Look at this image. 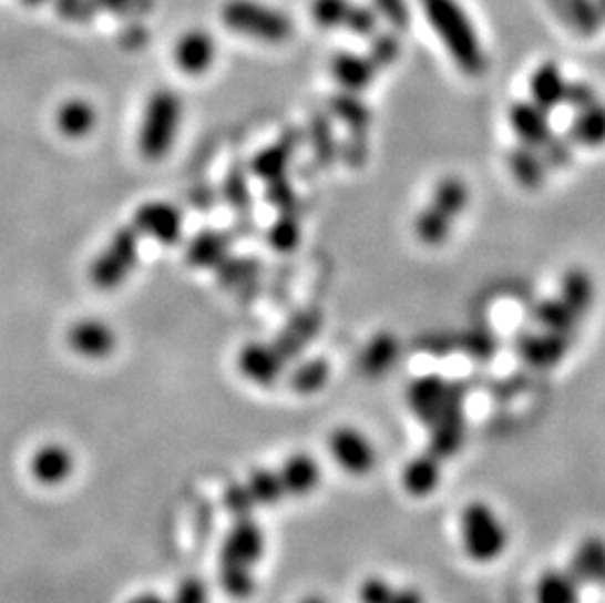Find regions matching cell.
Listing matches in <instances>:
<instances>
[{
	"label": "cell",
	"instance_id": "1",
	"mask_svg": "<svg viewBox=\"0 0 605 603\" xmlns=\"http://www.w3.org/2000/svg\"><path fill=\"white\" fill-rule=\"evenodd\" d=\"M420 4L431 30L459 71L466 76L484 75L488 69L486 51L463 4L459 0H420Z\"/></svg>",
	"mask_w": 605,
	"mask_h": 603
},
{
	"label": "cell",
	"instance_id": "2",
	"mask_svg": "<svg viewBox=\"0 0 605 603\" xmlns=\"http://www.w3.org/2000/svg\"><path fill=\"white\" fill-rule=\"evenodd\" d=\"M183 122V99L177 91L155 89L143 106L137 150L145 161H161L175 147Z\"/></svg>",
	"mask_w": 605,
	"mask_h": 603
},
{
	"label": "cell",
	"instance_id": "3",
	"mask_svg": "<svg viewBox=\"0 0 605 603\" xmlns=\"http://www.w3.org/2000/svg\"><path fill=\"white\" fill-rule=\"evenodd\" d=\"M219 17L229 32L255 42L278 45L295 35V22L285 10L262 0H226Z\"/></svg>",
	"mask_w": 605,
	"mask_h": 603
},
{
	"label": "cell",
	"instance_id": "4",
	"mask_svg": "<svg viewBox=\"0 0 605 603\" xmlns=\"http://www.w3.org/2000/svg\"><path fill=\"white\" fill-rule=\"evenodd\" d=\"M459 529L464 553L482 564L498 561L510 543L504 521L486 502L466 503L459 518Z\"/></svg>",
	"mask_w": 605,
	"mask_h": 603
},
{
	"label": "cell",
	"instance_id": "5",
	"mask_svg": "<svg viewBox=\"0 0 605 603\" xmlns=\"http://www.w3.org/2000/svg\"><path fill=\"white\" fill-rule=\"evenodd\" d=\"M140 239L142 235L134 226L120 227L112 234L109 244L102 247L89 267V278L94 288L110 293L126 283L140 259Z\"/></svg>",
	"mask_w": 605,
	"mask_h": 603
},
{
	"label": "cell",
	"instance_id": "6",
	"mask_svg": "<svg viewBox=\"0 0 605 603\" xmlns=\"http://www.w3.org/2000/svg\"><path fill=\"white\" fill-rule=\"evenodd\" d=\"M464 400H466L464 386L461 382H451L443 408L435 421L429 426V451L441 461L453 457L463 447L466 433Z\"/></svg>",
	"mask_w": 605,
	"mask_h": 603
},
{
	"label": "cell",
	"instance_id": "7",
	"mask_svg": "<svg viewBox=\"0 0 605 603\" xmlns=\"http://www.w3.org/2000/svg\"><path fill=\"white\" fill-rule=\"evenodd\" d=\"M267 549V536L262 525L253 518H239L227 531L219 551V566L249 569L263 561Z\"/></svg>",
	"mask_w": 605,
	"mask_h": 603
},
{
	"label": "cell",
	"instance_id": "8",
	"mask_svg": "<svg viewBox=\"0 0 605 603\" xmlns=\"http://www.w3.org/2000/svg\"><path fill=\"white\" fill-rule=\"evenodd\" d=\"M334 461L351 477H367L377 464V451L369 437L355 428H337L329 436Z\"/></svg>",
	"mask_w": 605,
	"mask_h": 603
},
{
	"label": "cell",
	"instance_id": "9",
	"mask_svg": "<svg viewBox=\"0 0 605 603\" xmlns=\"http://www.w3.org/2000/svg\"><path fill=\"white\" fill-rule=\"evenodd\" d=\"M132 226L137 234L155 239L161 245H177L183 237V216L168 202H145L135 209Z\"/></svg>",
	"mask_w": 605,
	"mask_h": 603
},
{
	"label": "cell",
	"instance_id": "10",
	"mask_svg": "<svg viewBox=\"0 0 605 603\" xmlns=\"http://www.w3.org/2000/svg\"><path fill=\"white\" fill-rule=\"evenodd\" d=\"M218 58V42L204 28H191L178 35L173 59L181 73L188 76L206 75Z\"/></svg>",
	"mask_w": 605,
	"mask_h": 603
},
{
	"label": "cell",
	"instance_id": "11",
	"mask_svg": "<svg viewBox=\"0 0 605 603\" xmlns=\"http://www.w3.org/2000/svg\"><path fill=\"white\" fill-rule=\"evenodd\" d=\"M69 349L83 359H106L116 351L119 337L110 324L99 318L76 319L65 336Z\"/></svg>",
	"mask_w": 605,
	"mask_h": 603
},
{
	"label": "cell",
	"instance_id": "12",
	"mask_svg": "<svg viewBox=\"0 0 605 603\" xmlns=\"http://www.w3.org/2000/svg\"><path fill=\"white\" fill-rule=\"evenodd\" d=\"M75 454L68 444L43 443L30 457V477L34 478L40 487L58 488L69 482L75 474Z\"/></svg>",
	"mask_w": 605,
	"mask_h": 603
},
{
	"label": "cell",
	"instance_id": "13",
	"mask_svg": "<svg viewBox=\"0 0 605 603\" xmlns=\"http://www.w3.org/2000/svg\"><path fill=\"white\" fill-rule=\"evenodd\" d=\"M286 360L273 344L253 341L242 347L237 355V369L252 385L269 388L283 377Z\"/></svg>",
	"mask_w": 605,
	"mask_h": 603
},
{
	"label": "cell",
	"instance_id": "14",
	"mask_svg": "<svg viewBox=\"0 0 605 603\" xmlns=\"http://www.w3.org/2000/svg\"><path fill=\"white\" fill-rule=\"evenodd\" d=\"M574 337L546 331L541 334H522L517 337V355L531 369L546 370L556 367L571 351Z\"/></svg>",
	"mask_w": 605,
	"mask_h": 603
},
{
	"label": "cell",
	"instance_id": "15",
	"mask_svg": "<svg viewBox=\"0 0 605 603\" xmlns=\"http://www.w3.org/2000/svg\"><path fill=\"white\" fill-rule=\"evenodd\" d=\"M321 324H324V316L320 310L316 308L298 310L278 331L273 345L277 347V351L283 355L286 362L298 359L304 349L320 336Z\"/></svg>",
	"mask_w": 605,
	"mask_h": 603
},
{
	"label": "cell",
	"instance_id": "16",
	"mask_svg": "<svg viewBox=\"0 0 605 603\" xmlns=\"http://www.w3.org/2000/svg\"><path fill=\"white\" fill-rule=\"evenodd\" d=\"M451 382L441 375H423L408 386V403L423 426H431L445 403Z\"/></svg>",
	"mask_w": 605,
	"mask_h": 603
},
{
	"label": "cell",
	"instance_id": "17",
	"mask_svg": "<svg viewBox=\"0 0 605 603\" xmlns=\"http://www.w3.org/2000/svg\"><path fill=\"white\" fill-rule=\"evenodd\" d=\"M507 120L517 142L535 150L543 147V143L553 135L548 112L537 106L535 102H515L507 112Z\"/></svg>",
	"mask_w": 605,
	"mask_h": 603
},
{
	"label": "cell",
	"instance_id": "18",
	"mask_svg": "<svg viewBox=\"0 0 605 603\" xmlns=\"http://www.w3.org/2000/svg\"><path fill=\"white\" fill-rule=\"evenodd\" d=\"M329 71L336 83L341 86V91L357 94L367 91L379 73L369 55H361L355 51H337L329 61Z\"/></svg>",
	"mask_w": 605,
	"mask_h": 603
},
{
	"label": "cell",
	"instance_id": "19",
	"mask_svg": "<svg viewBox=\"0 0 605 603\" xmlns=\"http://www.w3.org/2000/svg\"><path fill=\"white\" fill-rule=\"evenodd\" d=\"M568 570L582 587H605V539L589 535L572 551Z\"/></svg>",
	"mask_w": 605,
	"mask_h": 603
},
{
	"label": "cell",
	"instance_id": "20",
	"mask_svg": "<svg viewBox=\"0 0 605 603\" xmlns=\"http://www.w3.org/2000/svg\"><path fill=\"white\" fill-rule=\"evenodd\" d=\"M548 7L582 38H594L604 28L605 17L597 0H548Z\"/></svg>",
	"mask_w": 605,
	"mask_h": 603
},
{
	"label": "cell",
	"instance_id": "21",
	"mask_svg": "<svg viewBox=\"0 0 605 603\" xmlns=\"http://www.w3.org/2000/svg\"><path fill=\"white\" fill-rule=\"evenodd\" d=\"M278 474L285 487L286 498L295 495V498H304L311 494L316 488L320 487L321 469L318 461L308 454V452H295L286 459Z\"/></svg>",
	"mask_w": 605,
	"mask_h": 603
},
{
	"label": "cell",
	"instance_id": "22",
	"mask_svg": "<svg viewBox=\"0 0 605 603\" xmlns=\"http://www.w3.org/2000/svg\"><path fill=\"white\" fill-rule=\"evenodd\" d=\"M300 134L298 132H286L280 140L259 151L252 160V173L262 178L265 183L277 181L280 176H286L290 160L298 150Z\"/></svg>",
	"mask_w": 605,
	"mask_h": 603
},
{
	"label": "cell",
	"instance_id": "23",
	"mask_svg": "<svg viewBox=\"0 0 605 603\" xmlns=\"http://www.w3.org/2000/svg\"><path fill=\"white\" fill-rule=\"evenodd\" d=\"M99 124V110L86 99H69L55 112V126L69 140H83Z\"/></svg>",
	"mask_w": 605,
	"mask_h": 603
},
{
	"label": "cell",
	"instance_id": "24",
	"mask_svg": "<svg viewBox=\"0 0 605 603\" xmlns=\"http://www.w3.org/2000/svg\"><path fill=\"white\" fill-rule=\"evenodd\" d=\"M566 84L563 71L555 61H543L530 79L531 102L551 112L558 104H563L566 94Z\"/></svg>",
	"mask_w": 605,
	"mask_h": 603
},
{
	"label": "cell",
	"instance_id": "25",
	"mask_svg": "<svg viewBox=\"0 0 605 603\" xmlns=\"http://www.w3.org/2000/svg\"><path fill=\"white\" fill-rule=\"evenodd\" d=\"M507 167H510L515 183L523 186L525 191H539L541 186L545 185L548 167L541 157V151L535 147L523 145V143L513 145L507 153Z\"/></svg>",
	"mask_w": 605,
	"mask_h": 603
},
{
	"label": "cell",
	"instance_id": "26",
	"mask_svg": "<svg viewBox=\"0 0 605 603\" xmlns=\"http://www.w3.org/2000/svg\"><path fill=\"white\" fill-rule=\"evenodd\" d=\"M441 482V459L433 452L413 457L402 470V487L408 494L425 498L438 490Z\"/></svg>",
	"mask_w": 605,
	"mask_h": 603
},
{
	"label": "cell",
	"instance_id": "27",
	"mask_svg": "<svg viewBox=\"0 0 605 603\" xmlns=\"http://www.w3.org/2000/svg\"><path fill=\"white\" fill-rule=\"evenodd\" d=\"M229 257V237L218 229H204L186 247V260L196 268H218Z\"/></svg>",
	"mask_w": 605,
	"mask_h": 603
},
{
	"label": "cell",
	"instance_id": "28",
	"mask_svg": "<svg viewBox=\"0 0 605 603\" xmlns=\"http://www.w3.org/2000/svg\"><path fill=\"white\" fill-rule=\"evenodd\" d=\"M582 584L571 570H546L535 584V603H581Z\"/></svg>",
	"mask_w": 605,
	"mask_h": 603
},
{
	"label": "cell",
	"instance_id": "29",
	"mask_svg": "<svg viewBox=\"0 0 605 603\" xmlns=\"http://www.w3.org/2000/svg\"><path fill=\"white\" fill-rule=\"evenodd\" d=\"M328 110L331 116L343 122L351 134H367L369 132L370 124H372V112L359 94L349 93V91L331 94Z\"/></svg>",
	"mask_w": 605,
	"mask_h": 603
},
{
	"label": "cell",
	"instance_id": "30",
	"mask_svg": "<svg viewBox=\"0 0 605 603\" xmlns=\"http://www.w3.org/2000/svg\"><path fill=\"white\" fill-rule=\"evenodd\" d=\"M558 296L563 298L572 310L576 311L582 319L588 316L596 298V285L594 278L586 268L571 267L563 275Z\"/></svg>",
	"mask_w": 605,
	"mask_h": 603
},
{
	"label": "cell",
	"instance_id": "31",
	"mask_svg": "<svg viewBox=\"0 0 605 603\" xmlns=\"http://www.w3.org/2000/svg\"><path fill=\"white\" fill-rule=\"evenodd\" d=\"M568 137L574 145L596 150L605 145V104L596 102L589 109L578 110L572 117Z\"/></svg>",
	"mask_w": 605,
	"mask_h": 603
},
{
	"label": "cell",
	"instance_id": "32",
	"mask_svg": "<svg viewBox=\"0 0 605 603\" xmlns=\"http://www.w3.org/2000/svg\"><path fill=\"white\" fill-rule=\"evenodd\" d=\"M535 319L546 331H556V334L571 337L576 336L582 321L581 316L572 310L558 294L555 298H548L539 304L535 308Z\"/></svg>",
	"mask_w": 605,
	"mask_h": 603
},
{
	"label": "cell",
	"instance_id": "33",
	"mask_svg": "<svg viewBox=\"0 0 605 603\" xmlns=\"http://www.w3.org/2000/svg\"><path fill=\"white\" fill-rule=\"evenodd\" d=\"M398 341L392 334H379L375 339H370L367 349L361 355V369L367 377L380 378L394 369L398 360Z\"/></svg>",
	"mask_w": 605,
	"mask_h": 603
},
{
	"label": "cell",
	"instance_id": "34",
	"mask_svg": "<svg viewBox=\"0 0 605 603\" xmlns=\"http://www.w3.org/2000/svg\"><path fill=\"white\" fill-rule=\"evenodd\" d=\"M469 202H471L469 185L464 183L461 176L453 175L441 178L433 188L431 198H429L431 206H435V208L441 209L443 214L453 219L463 214L466 206H469Z\"/></svg>",
	"mask_w": 605,
	"mask_h": 603
},
{
	"label": "cell",
	"instance_id": "35",
	"mask_svg": "<svg viewBox=\"0 0 605 603\" xmlns=\"http://www.w3.org/2000/svg\"><path fill=\"white\" fill-rule=\"evenodd\" d=\"M453 226V218H449L441 209L428 204V206L421 209L420 214L416 216V222H413V234L418 237V242L428 245V247H441V245L447 244V239L451 237Z\"/></svg>",
	"mask_w": 605,
	"mask_h": 603
},
{
	"label": "cell",
	"instance_id": "36",
	"mask_svg": "<svg viewBox=\"0 0 605 603\" xmlns=\"http://www.w3.org/2000/svg\"><path fill=\"white\" fill-rule=\"evenodd\" d=\"M257 508H270L286 498L283 480L277 469H255L244 480Z\"/></svg>",
	"mask_w": 605,
	"mask_h": 603
},
{
	"label": "cell",
	"instance_id": "37",
	"mask_svg": "<svg viewBox=\"0 0 605 603\" xmlns=\"http://www.w3.org/2000/svg\"><path fill=\"white\" fill-rule=\"evenodd\" d=\"M329 375H331L329 360L321 359V357L304 360L290 375V388L295 390L296 395H316L324 386L328 385Z\"/></svg>",
	"mask_w": 605,
	"mask_h": 603
},
{
	"label": "cell",
	"instance_id": "38",
	"mask_svg": "<svg viewBox=\"0 0 605 603\" xmlns=\"http://www.w3.org/2000/svg\"><path fill=\"white\" fill-rule=\"evenodd\" d=\"M310 135L311 147H314V155L316 161L329 167L336 163L339 157V145L336 142V135L331 130V122H329L328 112L326 114H314L310 122Z\"/></svg>",
	"mask_w": 605,
	"mask_h": 603
},
{
	"label": "cell",
	"instance_id": "39",
	"mask_svg": "<svg viewBox=\"0 0 605 603\" xmlns=\"http://www.w3.org/2000/svg\"><path fill=\"white\" fill-rule=\"evenodd\" d=\"M302 227L296 212H280L275 224L269 227V244L275 252L293 253L300 245Z\"/></svg>",
	"mask_w": 605,
	"mask_h": 603
},
{
	"label": "cell",
	"instance_id": "40",
	"mask_svg": "<svg viewBox=\"0 0 605 603\" xmlns=\"http://www.w3.org/2000/svg\"><path fill=\"white\" fill-rule=\"evenodd\" d=\"M353 4L351 0H311V20L324 30L343 28Z\"/></svg>",
	"mask_w": 605,
	"mask_h": 603
},
{
	"label": "cell",
	"instance_id": "41",
	"mask_svg": "<svg viewBox=\"0 0 605 603\" xmlns=\"http://www.w3.org/2000/svg\"><path fill=\"white\" fill-rule=\"evenodd\" d=\"M262 265L249 257H227L216 270L219 273L222 285L229 288H244L259 275Z\"/></svg>",
	"mask_w": 605,
	"mask_h": 603
},
{
	"label": "cell",
	"instance_id": "42",
	"mask_svg": "<svg viewBox=\"0 0 605 603\" xmlns=\"http://www.w3.org/2000/svg\"><path fill=\"white\" fill-rule=\"evenodd\" d=\"M226 198L229 202V208L236 212L239 218L252 222L253 202L247 176L242 168H232L226 178Z\"/></svg>",
	"mask_w": 605,
	"mask_h": 603
},
{
	"label": "cell",
	"instance_id": "43",
	"mask_svg": "<svg viewBox=\"0 0 605 603\" xmlns=\"http://www.w3.org/2000/svg\"><path fill=\"white\" fill-rule=\"evenodd\" d=\"M400 53H402V42H400L398 32H394V30L377 32L370 38V50L367 55L379 71L380 69L392 68L396 61L400 59Z\"/></svg>",
	"mask_w": 605,
	"mask_h": 603
},
{
	"label": "cell",
	"instance_id": "44",
	"mask_svg": "<svg viewBox=\"0 0 605 603\" xmlns=\"http://www.w3.org/2000/svg\"><path fill=\"white\" fill-rule=\"evenodd\" d=\"M370 7L394 32H403L412 24V10L406 0H372Z\"/></svg>",
	"mask_w": 605,
	"mask_h": 603
},
{
	"label": "cell",
	"instance_id": "45",
	"mask_svg": "<svg viewBox=\"0 0 605 603\" xmlns=\"http://www.w3.org/2000/svg\"><path fill=\"white\" fill-rule=\"evenodd\" d=\"M380 18L377 10L367 4H353V9L349 12V18L345 22V30H349L357 38L370 40L372 35L379 32Z\"/></svg>",
	"mask_w": 605,
	"mask_h": 603
},
{
	"label": "cell",
	"instance_id": "46",
	"mask_svg": "<svg viewBox=\"0 0 605 603\" xmlns=\"http://www.w3.org/2000/svg\"><path fill=\"white\" fill-rule=\"evenodd\" d=\"M572 150H574V143L568 135L555 134L543 143V147H539L541 157L548 168L568 167L572 163Z\"/></svg>",
	"mask_w": 605,
	"mask_h": 603
},
{
	"label": "cell",
	"instance_id": "47",
	"mask_svg": "<svg viewBox=\"0 0 605 603\" xmlns=\"http://www.w3.org/2000/svg\"><path fill=\"white\" fill-rule=\"evenodd\" d=\"M224 503H226L227 511L234 515V520L253 518V513L257 510V505L253 502L252 494L245 487V482H236V484L227 487Z\"/></svg>",
	"mask_w": 605,
	"mask_h": 603
},
{
	"label": "cell",
	"instance_id": "48",
	"mask_svg": "<svg viewBox=\"0 0 605 603\" xmlns=\"http://www.w3.org/2000/svg\"><path fill=\"white\" fill-rule=\"evenodd\" d=\"M168 600L171 603H211V592L204 580L188 576L178 582Z\"/></svg>",
	"mask_w": 605,
	"mask_h": 603
},
{
	"label": "cell",
	"instance_id": "49",
	"mask_svg": "<svg viewBox=\"0 0 605 603\" xmlns=\"http://www.w3.org/2000/svg\"><path fill=\"white\" fill-rule=\"evenodd\" d=\"M265 196H267V202L273 204L278 212H296V206H298L295 188L288 183L286 176H280L277 181L267 183Z\"/></svg>",
	"mask_w": 605,
	"mask_h": 603
},
{
	"label": "cell",
	"instance_id": "50",
	"mask_svg": "<svg viewBox=\"0 0 605 603\" xmlns=\"http://www.w3.org/2000/svg\"><path fill=\"white\" fill-rule=\"evenodd\" d=\"M596 102H599L597 91L592 84L586 81H568L566 84V94H564V104H568L571 109L584 110L594 106Z\"/></svg>",
	"mask_w": 605,
	"mask_h": 603
},
{
	"label": "cell",
	"instance_id": "51",
	"mask_svg": "<svg viewBox=\"0 0 605 603\" xmlns=\"http://www.w3.org/2000/svg\"><path fill=\"white\" fill-rule=\"evenodd\" d=\"M94 7H96L94 0H60L58 4L61 14L75 22H84L93 17Z\"/></svg>",
	"mask_w": 605,
	"mask_h": 603
},
{
	"label": "cell",
	"instance_id": "52",
	"mask_svg": "<svg viewBox=\"0 0 605 603\" xmlns=\"http://www.w3.org/2000/svg\"><path fill=\"white\" fill-rule=\"evenodd\" d=\"M94 4L110 10L114 14H130V12H135L142 7L140 0H94Z\"/></svg>",
	"mask_w": 605,
	"mask_h": 603
},
{
	"label": "cell",
	"instance_id": "53",
	"mask_svg": "<svg viewBox=\"0 0 605 603\" xmlns=\"http://www.w3.org/2000/svg\"><path fill=\"white\" fill-rule=\"evenodd\" d=\"M387 603H425L420 590L412 586H394Z\"/></svg>",
	"mask_w": 605,
	"mask_h": 603
},
{
	"label": "cell",
	"instance_id": "54",
	"mask_svg": "<svg viewBox=\"0 0 605 603\" xmlns=\"http://www.w3.org/2000/svg\"><path fill=\"white\" fill-rule=\"evenodd\" d=\"M126 603H171L168 597L160 594V592H153V590H143L137 594L132 595Z\"/></svg>",
	"mask_w": 605,
	"mask_h": 603
},
{
	"label": "cell",
	"instance_id": "55",
	"mask_svg": "<svg viewBox=\"0 0 605 603\" xmlns=\"http://www.w3.org/2000/svg\"><path fill=\"white\" fill-rule=\"evenodd\" d=\"M298 603H329V602L328 600H326V597H321V595L311 594V595H306V597H302V600H300V602Z\"/></svg>",
	"mask_w": 605,
	"mask_h": 603
},
{
	"label": "cell",
	"instance_id": "56",
	"mask_svg": "<svg viewBox=\"0 0 605 603\" xmlns=\"http://www.w3.org/2000/svg\"><path fill=\"white\" fill-rule=\"evenodd\" d=\"M597 4H599V9H602V12H604L605 17V0H597Z\"/></svg>",
	"mask_w": 605,
	"mask_h": 603
}]
</instances>
